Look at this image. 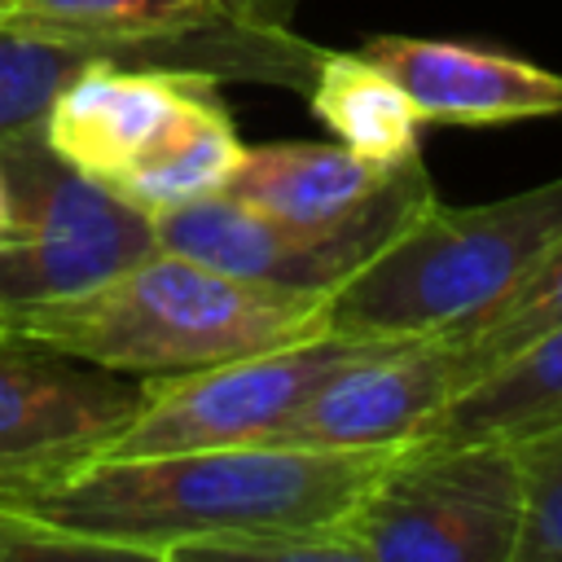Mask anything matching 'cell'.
Segmentation results:
<instances>
[{"label":"cell","instance_id":"obj_1","mask_svg":"<svg viewBox=\"0 0 562 562\" xmlns=\"http://www.w3.org/2000/svg\"><path fill=\"white\" fill-rule=\"evenodd\" d=\"M400 448L220 443L88 457L53 474L0 483V501L92 540L105 558L171 562L184 544L224 531L342 527Z\"/></svg>","mask_w":562,"mask_h":562},{"label":"cell","instance_id":"obj_2","mask_svg":"<svg viewBox=\"0 0 562 562\" xmlns=\"http://www.w3.org/2000/svg\"><path fill=\"white\" fill-rule=\"evenodd\" d=\"M4 334L114 373H180L329 334L321 294L241 281L180 250H149L110 281L4 316Z\"/></svg>","mask_w":562,"mask_h":562},{"label":"cell","instance_id":"obj_3","mask_svg":"<svg viewBox=\"0 0 562 562\" xmlns=\"http://www.w3.org/2000/svg\"><path fill=\"white\" fill-rule=\"evenodd\" d=\"M558 233L562 176L479 206L435 198L325 299V325L351 338H443L487 312Z\"/></svg>","mask_w":562,"mask_h":562},{"label":"cell","instance_id":"obj_4","mask_svg":"<svg viewBox=\"0 0 562 562\" xmlns=\"http://www.w3.org/2000/svg\"><path fill=\"white\" fill-rule=\"evenodd\" d=\"M13 220L0 237V325L9 312L83 294L158 250L154 211L97 180L44 140V127L0 136Z\"/></svg>","mask_w":562,"mask_h":562},{"label":"cell","instance_id":"obj_5","mask_svg":"<svg viewBox=\"0 0 562 562\" xmlns=\"http://www.w3.org/2000/svg\"><path fill=\"white\" fill-rule=\"evenodd\" d=\"M514 439H413L342 518L360 562H514Z\"/></svg>","mask_w":562,"mask_h":562},{"label":"cell","instance_id":"obj_6","mask_svg":"<svg viewBox=\"0 0 562 562\" xmlns=\"http://www.w3.org/2000/svg\"><path fill=\"white\" fill-rule=\"evenodd\" d=\"M430 202V171L422 154H413L360 211L334 224H299L233 193H211L154 211V233L162 250H180L241 281L329 299Z\"/></svg>","mask_w":562,"mask_h":562},{"label":"cell","instance_id":"obj_7","mask_svg":"<svg viewBox=\"0 0 562 562\" xmlns=\"http://www.w3.org/2000/svg\"><path fill=\"white\" fill-rule=\"evenodd\" d=\"M386 338L316 334L303 342L215 360L180 373H145L136 413L92 457H154L268 439L334 369Z\"/></svg>","mask_w":562,"mask_h":562},{"label":"cell","instance_id":"obj_8","mask_svg":"<svg viewBox=\"0 0 562 562\" xmlns=\"http://www.w3.org/2000/svg\"><path fill=\"white\" fill-rule=\"evenodd\" d=\"M321 53H325L321 44H307L294 31H259L237 18L193 26L167 40H145V44L88 40V35L0 22V136L44 123L57 92L97 61L167 66V70L215 79V83L255 79V83H281L290 92H303Z\"/></svg>","mask_w":562,"mask_h":562},{"label":"cell","instance_id":"obj_9","mask_svg":"<svg viewBox=\"0 0 562 562\" xmlns=\"http://www.w3.org/2000/svg\"><path fill=\"white\" fill-rule=\"evenodd\" d=\"M140 404V378L0 329V483L88 461Z\"/></svg>","mask_w":562,"mask_h":562},{"label":"cell","instance_id":"obj_10","mask_svg":"<svg viewBox=\"0 0 562 562\" xmlns=\"http://www.w3.org/2000/svg\"><path fill=\"white\" fill-rule=\"evenodd\" d=\"M461 391L443 338H386L334 369L268 439L299 448H400Z\"/></svg>","mask_w":562,"mask_h":562},{"label":"cell","instance_id":"obj_11","mask_svg":"<svg viewBox=\"0 0 562 562\" xmlns=\"http://www.w3.org/2000/svg\"><path fill=\"white\" fill-rule=\"evenodd\" d=\"M360 53L404 88L422 123L492 127L562 114V75L505 48L373 35L360 44Z\"/></svg>","mask_w":562,"mask_h":562},{"label":"cell","instance_id":"obj_12","mask_svg":"<svg viewBox=\"0 0 562 562\" xmlns=\"http://www.w3.org/2000/svg\"><path fill=\"white\" fill-rule=\"evenodd\" d=\"M189 79L167 66L97 61L57 92L40 123L44 140L70 167L114 184L167 123Z\"/></svg>","mask_w":562,"mask_h":562},{"label":"cell","instance_id":"obj_13","mask_svg":"<svg viewBox=\"0 0 562 562\" xmlns=\"http://www.w3.org/2000/svg\"><path fill=\"white\" fill-rule=\"evenodd\" d=\"M400 162H373L342 140H272L246 145L241 167L233 171V198L263 206L299 224H334L360 211Z\"/></svg>","mask_w":562,"mask_h":562},{"label":"cell","instance_id":"obj_14","mask_svg":"<svg viewBox=\"0 0 562 562\" xmlns=\"http://www.w3.org/2000/svg\"><path fill=\"white\" fill-rule=\"evenodd\" d=\"M246 140L228 114V105L215 92V79L193 75L167 114V123L154 132V140L132 158V167L114 180L132 202L162 211L193 198L224 193L233 171L241 167Z\"/></svg>","mask_w":562,"mask_h":562},{"label":"cell","instance_id":"obj_15","mask_svg":"<svg viewBox=\"0 0 562 562\" xmlns=\"http://www.w3.org/2000/svg\"><path fill=\"white\" fill-rule=\"evenodd\" d=\"M303 97L307 110L347 149L373 162H404L422 154V114L413 110L404 88L360 48L356 53L325 48Z\"/></svg>","mask_w":562,"mask_h":562},{"label":"cell","instance_id":"obj_16","mask_svg":"<svg viewBox=\"0 0 562 562\" xmlns=\"http://www.w3.org/2000/svg\"><path fill=\"white\" fill-rule=\"evenodd\" d=\"M562 422V329L457 391L417 439H518Z\"/></svg>","mask_w":562,"mask_h":562},{"label":"cell","instance_id":"obj_17","mask_svg":"<svg viewBox=\"0 0 562 562\" xmlns=\"http://www.w3.org/2000/svg\"><path fill=\"white\" fill-rule=\"evenodd\" d=\"M562 329V233L518 272V281L474 321L443 334V342L457 356L461 391L492 373L496 364L514 360L531 342Z\"/></svg>","mask_w":562,"mask_h":562},{"label":"cell","instance_id":"obj_18","mask_svg":"<svg viewBox=\"0 0 562 562\" xmlns=\"http://www.w3.org/2000/svg\"><path fill=\"white\" fill-rule=\"evenodd\" d=\"M233 18L224 0H0V22L145 44Z\"/></svg>","mask_w":562,"mask_h":562},{"label":"cell","instance_id":"obj_19","mask_svg":"<svg viewBox=\"0 0 562 562\" xmlns=\"http://www.w3.org/2000/svg\"><path fill=\"white\" fill-rule=\"evenodd\" d=\"M518 448V544L514 562H562V422L527 430Z\"/></svg>","mask_w":562,"mask_h":562},{"label":"cell","instance_id":"obj_20","mask_svg":"<svg viewBox=\"0 0 562 562\" xmlns=\"http://www.w3.org/2000/svg\"><path fill=\"white\" fill-rule=\"evenodd\" d=\"M176 558H237V562H360L342 527H259L224 531L184 544Z\"/></svg>","mask_w":562,"mask_h":562},{"label":"cell","instance_id":"obj_21","mask_svg":"<svg viewBox=\"0 0 562 562\" xmlns=\"http://www.w3.org/2000/svg\"><path fill=\"white\" fill-rule=\"evenodd\" d=\"M9 558H105L92 540L70 536L26 509L0 501V562Z\"/></svg>","mask_w":562,"mask_h":562},{"label":"cell","instance_id":"obj_22","mask_svg":"<svg viewBox=\"0 0 562 562\" xmlns=\"http://www.w3.org/2000/svg\"><path fill=\"white\" fill-rule=\"evenodd\" d=\"M224 9L246 22V26H259V31H294V9L299 0H224Z\"/></svg>","mask_w":562,"mask_h":562},{"label":"cell","instance_id":"obj_23","mask_svg":"<svg viewBox=\"0 0 562 562\" xmlns=\"http://www.w3.org/2000/svg\"><path fill=\"white\" fill-rule=\"evenodd\" d=\"M9 220H13V198H9V180L0 171V237L9 233Z\"/></svg>","mask_w":562,"mask_h":562},{"label":"cell","instance_id":"obj_24","mask_svg":"<svg viewBox=\"0 0 562 562\" xmlns=\"http://www.w3.org/2000/svg\"><path fill=\"white\" fill-rule=\"evenodd\" d=\"M0 329H4V325H0Z\"/></svg>","mask_w":562,"mask_h":562}]
</instances>
